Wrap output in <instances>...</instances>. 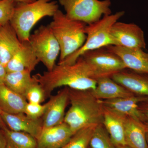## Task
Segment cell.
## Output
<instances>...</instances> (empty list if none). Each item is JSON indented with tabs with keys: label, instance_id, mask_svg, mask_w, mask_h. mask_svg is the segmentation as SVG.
Wrapping results in <instances>:
<instances>
[{
	"label": "cell",
	"instance_id": "f546056e",
	"mask_svg": "<svg viewBox=\"0 0 148 148\" xmlns=\"http://www.w3.org/2000/svg\"><path fill=\"white\" fill-rule=\"evenodd\" d=\"M6 74L7 71L5 68L0 61V84H3Z\"/></svg>",
	"mask_w": 148,
	"mask_h": 148
},
{
	"label": "cell",
	"instance_id": "5b68a950",
	"mask_svg": "<svg viewBox=\"0 0 148 148\" xmlns=\"http://www.w3.org/2000/svg\"><path fill=\"white\" fill-rule=\"evenodd\" d=\"M124 14V11H121L114 14L105 15L95 23L86 25L85 29L86 38L83 45L58 64L73 65L80 56L85 52L109 45H114L110 34V29L113 25Z\"/></svg>",
	"mask_w": 148,
	"mask_h": 148
},
{
	"label": "cell",
	"instance_id": "277c9868",
	"mask_svg": "<svg viewBox=\"0 0 148 148\" xmlns=\"http://www.w3.org/2000/svg\"><path fill=\"white\" fill-rule=\"evenodd\" d=\"M86 25L84 22L69 18L59 9L56 12L49 26L60 45L58 63L83 45L86 38Z\"/></svg>",
	"mask_w": 148,
	"mask_h": 148
},
{
	"label": "cell",
	"instance_id": "9c48e42d",
	"mask_svg": "<svg viewBox=\"0 0 148 148\" xmlns=\"http://www.w3.org/2000/svg\"><path fill=\"white\" fill-rule=\"evenodd\" d=\"M110 34L114 45L143 49L146 48L144 32L134 23L117 21L112 26Z\"/></svg>",
	"mask_w": 148,
	"mask_h": 148
},
{
	"label": "cell",
	"instance_id": "ac0fdd59",
	"mask_svg": "<svg viewBox=\"0 0 148 148\" xmlns=\"http://www.w3.org/2000/svg\"><path fill=\"white\" fill-rule=\"evenodd\" d=\"M148 128L143 122L126 116L125 122V140L131 148H148Z\"/></svg>",
	"mask_w": 148,
	"mask_h": 148
},
{
	"label": "cell",
	"instance_id": "52a82bcc",
	"mask_svg": "<svg viewBox=\"0 0 148 148\" xmlns=\"http://www.w3.org/2000/svg\"><path fill=\"white\" fill-rule=\"evenodd\" d=\"M29 40L37 58L42 62L47 71H51L61 49L49 25L41 26L34 34L30 35Z\"/></svg>",
	"mask_w": 148,
	"mask_h": 148
},
{
	"label": "cell",
	"instance_id": "44dd1931",
	"mask_svg": "<svg viewBox=\"0 0 148 148\" xmlns=\"http://www.w3.org/2000/svg\"><path fill=\"white\" fill-rule=\"evenodd\" d=\"M24 96L11 90L4 84H0V109L10 114L24 113L27 103Z\"/></svg>",
	"mask_w": 148,
	"mask_h": 148
},
{
	"label": "cell",
	"instance_id": "484cf974",
	"mask_svg": "<svg viewBox=\"0 0 148 148\" xmlns=\"http://www.w3.org/2000/svg\"><path fill=\"white\" fill-rule=\"evenodd\" d=\"M33 77L34 80L28 88L24 97L29 103L41 104L47 98L45 92L36 79Z\"/></svg>",
	"mask_w": 148,
	"mask_h": 148
},
{
	"label": "cell",
	"instance_id": "f1b7e54d",
	"mask_svg": "<svg viewBox=\"0 0 148 148\" xmlns=\"http://www.w3.org/2000/svg\"><path fill=\"white\" fill-rule=\"evenodd\" d=\"M139 108L145 116V123L148 128V101L140 103Z\"/></svg>",
	"mask_w": 148,
	"mask_h": 148
},
{
	"label": "cell",
	"instance_id": "ffe728a7",
	"mask_svg": "<svg viewBox=\"0 0 148 148\" xmlns=\"http://www.w3.org/2000/svg\"><path fill=\"white\" fill-rule=\"evenodd\" d=\"M21 45L10 22L0 27V61L5 67Z\"/></svg>",
	"mask_w": 148,
	"mask_h": 148
},
{
	"label": "cell",
	"instance_id": "e575fe53",
	"mask_svg": "<svg viewBox=\"0 0 148 148\" xmlns=\"http://www.w3.org/2000/svg\"><path fill=\"white\" fill-rule=\"evenodd\" d=\"M147 142H148V132L147 134Z\"/></svg>",
	"mask_w": 148,
	"mask_h": 148
},
{
	"label": "cell",
	"instance_id": "d4e9b609",
	"mask_svg": "<svg viewBox=\"0 0 148 148\" xmlns=\"http://www.w3.org/2000/svg\"><path fill=\"white\" fill-rule=\"evenodd\" d=\"M89 145L91 148H116L103 124L95 127Z\"/></svg>",
	"mask_w": 148,
	"mask_h": 148
},
{
	"label": "cell",
	"instance_id": "603a6c76",
	"mask_svg": "<svg viewBox=\"0 0 148 148\" xmlns=\"http://www.w3.org/2000/svg\"><path fill=\"white\" fill-rule=\"evenodd\" d=\"M2 130L6 140L7 148H37L36 139L29 134L13 131L7 127Z\"/></svg>",
	"mask_w": 148,
	"mask_h": 148
},
{
	"label": "cell",
	"instance_id": "d590c367",
	"mask_svg": "<svg viewBox=\"0 0 148 148\" xmlns=\"http://www.w3.org/2000/svg\"><path fill=\"white\" fill-rule=\"evenodd\" d=\"M1 25H0V27H1Z\"/></svg>",
	"mask_w": 148,
	"mask_h": 148
},
{
	"label": "cell",
	"instance_id": "83f0119b",
	"mask_svg": "<svg viewBox=\"0 0 148 148\" xmlns=\"http://www.w3.org/2000/svg\"><path fill=\"white\" fill-rule=\"evenodd\" d=\"M46 107V103L42 105L40 103L27 102L24 108V113L32 118L39 119L43 115Z\"/></svg>",
	"mask_w": 148,
	"mask_h": 148
},
{
	"label": "cell",
	"instance_id": "8992f818",
	"mask_svg": "<svg viewBox=\"0 0 148 148\" xmlns=\"http://www.w3.org/2000/svg\"><path fill=\"white\" fill-rule=\"evenodd\" d=\"M67 17L87 25L95 23L102 16L111 14L110 0H59Z\"/></svg>",
	"mask_w": 148,
	"mask_h": 148
},
{
	"label": "cell",
	"instance_id": "7402d4cb",
	"mask_svg": "<svg viewBox=\"0 0 148 148\" xmlns=\"http://www.w3.org/2000/svg\"><path fill=\"white\" fill-rule=\"evenodd\" d=\"M31 74V72L28 70L7 72L3 84L11 90L24 97L28 88L34 80Z\"/></svg>",
	"mask_w": 148,
	"mask_h": 148
},
{
	"label": "cell",
	"instance_id": "9a60e30c",
	"mask_svg": "<svg viewBox=\"0 0 148 148\" xmlns=\"http://www.w3.org/2000/svg\"><path fill=\"white\" fill-rule=\"evenodd\" d=\"M115 82L135 94L148 96V74L126 69L111 77Z\"/></svg>",
	"mask_w": 148,
	"mask_h": 148
},
{
	"label": "cell",
	"instance_id": "30bf717a",
	"mask_svg": "<svg viewBox=\"0 0 148 148\" xmlns=\"http://www.w3.org/2000/svg\"><path fill=\"white\" fill-rule=\"evenodd\" d=\"M69 88L65 87L56 95L50 96L42 116L43 128L53 127L64 123L66 107L69 102Z\"/></svg>",
	"mask_w": 148,
	"mask_h": 148
},
{
	"label": "cell",
	"instance_id": "8fae6325",
	"mask_svg": "<svg viewBox=\"0 0 148 148\" xmlns=\"http://www.w3.org/2000/svg\"><path fill=\"white\" fill-rule=\"evenodd\" d=\"M103 106L118 113L130 117L145 123V119L140 111V103L148 101V96L134 94L130 97L101 100Z\"/></svg>",
	"mask_w": 148,
	"mask_h": 148
},
{
	"label": "cell",
	"instance_id": "ba28073f",
	"mask_svg": "<svg viewBox=\"0 0 148 148\" xmlns=\"http://www.w3.org/2000/svg\"><path fill=\"white\" fill-rule=\"evenodd\" d=\"M80 56L90 66L97 79L101 77H111L127 69L119 56L106 47L87 51Z\"/></svg>",
	"mask_w": 148,
	"mask_h": 148
},
{
	"label": "cell",
	"instance_id": "5bb4252c",
	"mask_svg": "<svg viewBox=\"0 0 148 148\" xmlns=\"http://www.w3.org/2000/svg\"><path fill=\"white\" fill-rule=\"evenodd\" d=\"M74 135L69 125L64 122L43 128L37 140V148H61Z\"/></svg>",
	"mask_w": 148,
	"mask_h": 148
},
{
	"label": "cell",
	"instance_id": "e0dca14e",
	"mask_svg": "<svg viewBox=\"0 0 148 148\" xmlns=\"http://www.w3.org/2000/svg\"><path fill=\"white\" fill-rule=\"evenodd\" d=\"M126 116L104 106L103 124L115 146L126 145L125 140Z\"/></svg>",
	"mask_w": 148,
	"mask_h": 148
},
{
	"label": "cell",
	"instance_id": "cb8c5ba5",
	"mask_svg": "<svg viewBox=\"0 0 148 148\" xmlns=\"http://www.w3.org/2000/svg\"><path fill=\"white\" fill-rule=\"evenodd\" d=\"M96 126H89L80 130L61 148H88Z\"/></svg>",
	"mask_w": 148,
	"mask_h": 148
},
{
	"label": "cell",
	"instance_id": "7a4b0ae2",
	"mask_svg": "<svg viewBox=\"0 0 148 148\" xmlns=\"http://www.w3.org/2000/svg\"><path fill=\"white\" fill-rule=\"evenodd\" d=\"M69 101L71 107L66 113L64 122L74 134L85 127L103 124L104 106L91 90L69 88Z\"/></svg>",
	"mask_w": 148,
	"mask_h": 148
},
{
	"label": "cell",
	"instance_id": "4fadbf2b",
	"mask_svg": "<svg viewBox=\"0 0 148 148\" xmlns=\"http://www.w3.org/2000/svg\"><path fill=\"white\" fill-rule=\"evenodd\" d=\"M119 56L127 69L148 74V53L140 48H130L115 45L106 47Z\"/></svg>",
	"mask_w": 148,
	"mask_h": 148
},
{
	"label": "cell",
	"instance_id": "3957f363",
	"mask_svg": "<svg viewBox=\"0 0 148 148\" xmlns=\"http://www.w3.org/2000/svg\"><path fill=\"white\" fill-rule=\"evenodd\" d=\"M50 1L16 2L10 23L21 42L29 40L30 32L38 21L45 16H53L58 10L57 2Z\"/></svg>",
	"mask_w": 148,
	"mask_h": 148
},
{
	"label": "cell",
	"instance_id": "d6986e66",
	"mask_svg": "<svg viewBox=\"0 0 148 148\" xmlns=\"http://www.w3.org/2000/svg\"><path fill=\"white\" fill-rule=\"evenodd\" d=\"M93 95L101 100L127 98L135 94L115 82L110 77H103L97 79V85L91 90Z\"/></svg>",
	"mask_w": 148,
	"mask_h": 148
},
{
	"label": "cell",
	"instance_id": "7c38bea8",
	"mask_svg": "<svg viewBox=\"0 0 148 148\" xmlns=\"http://www.w3.org/2000/svg\"><path fill=\"white\" fill-rule=\"evenodd\" d=\"M0 115L7 127L11 130L26 132L36 140L42 131V119H34L28 116L24 113L10 114L0 109Z\"/></svg>",
	"mask_w": 148,
	"mask_h": 148
},
{
	"label": "cell",
	"instance_id": "6da1fadb",
	"mask_svg": "<svg viewBox=\"0 0 148 148\" xmlns=\"http://www.w3.org/2000/svg\"><path fill=\"white\" fill-rule=\"evenodd\" d=\"M40 85L46 98L58 87L65 86L78 90H94L97 78L81 56L73 65H55L51 71L33 76Z\"/></svg>",
	"mask_w": 148,
	"mask_h": 148
},
{
	"label": "cell",
	"instance_id": "4dcf8cb0",
	"mask_svg": "<svg viewBox=\"0 0 148 148\" xmlns=\"http://www.w3.org/2000/svg\"><path fill=\"white\" fill-rule=\"evenodd\" d=\"M0 148H7L6 140L1 129H0Z\"/></svg>",
	"mask_w": 148,
	"mask_h": 148
},
{
	"label": "cell",
	"instance_id": "4316f807",
	"mask_svg": "<svg viewBox=\"0 0 148 148\" xmlns=\"http://www.w3.org/2000/svg\"><path fill=\"white\" fill-rule=\"evenodd\" d=\"M16 2L13 0L0 1V25L10 22Z\"/></svg>",
	"mask_w": 148,
	"mask_h": 148
},
{
	"label": "cell",
	"instance_id": "d6a6232c",
	"mask_svg": "<svg viewBox=\"0 0 148 148\" xmlns=\"http://www.w3.org/2000/svg\"><path fill=\"white\" fill-rule=\"evenodd\" d=\"M7 127L4 121H3L0 115V129L2 130L5 127Z\"/></svg>",
	"mask_w": 148,
	"mask_h": 148
},
{
	"label": "cell",
	"instance_id": "1f68e13d",
	"mask_svg": "<svg viewBox=\"0 0 148 148\" xmlns=\"http://www.w3.org/2000/svg\"><path fill=\"white\" fill-rule=\"evenodd\" d=\"M2 0H0V1ZM16 2H21L25 3H30L34 2L36 1V0H13Z\"/></svg>",
	"mask_w": 148,
	"mask_h": 148
},
{
	"label": "cell",
	"instance_id": "836d02e7",
	"mask_svg": "<svg viewBox=\"0 0 148 148\" xmlns=\"http://www.w3.org/2000/svg\"><path fill=\"white\" fill-rule=\"evenodd\" d=\"M116 148H131L128 147V146L126 145H119L116 146Z\"/></svg>",
	"mask_w": 148,
	"mask_h": 148
},
{
	"label": "cell",
	"instance_id": "2e32d148",
	"mask_svg": "<svg viewBox=\"0 0 148 148\" xmlns=\"http://www.w3.org/2000/svg\"><path fill=\"white\" fill-rule=\"evenodd\" d=\"M39 62L29 40L21 42V47L9 61L5 69L7 73L24 70L32 73Z\"/></svg>",
	"mask_w": 148,
	"mask_h": 148
}]
</instances>
